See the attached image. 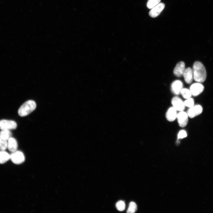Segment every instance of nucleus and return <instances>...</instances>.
<instances>
[{
  "mask_svg": "<svg viewBox=\"0 0 213 213\" xmlns=\"http://www.w3.org/2000/svg\"><path fill=\"white\" fill-rule=\"evenodd\" d=\"M188 117L187 113L183 111H180L177 114V118L180 127H184L186 126L188 122Z\"/></svg>",
  "mask_w": 213,
  "mask_h": 213,
  "instance_id": "obj_5",
  "label": "nucleus"
},
{
  "mask_svg": "<svg viewBox=\"0 0 213 213\" xmlns=\"http://www.w3.org/2000/svg\"><path fill=\"white\" fill-rule=\"evenodd\" d=\"M193 77L194 80L199 83L204 82L206 77V72L203 64L199 61L195 62L193 65Z\"/></svg>",
  "mask_w": 213,
  "mask_h": 213,
  "instance_id": "obj_1",
  "label": "nucleus"
},
{
  "mask_svg": "<svg viewBox=\"0 0 213 213\" xmlns=\"http://www.w3.org/2000/svg\"><path fill=\"white\" fill-rule=\"evenodd\" d=\"M177 110L173 107H170L166 114L167 119L169 121L172 122L177 118Z\"/></svg>",
  "mask_w": 213,
  "mask_h": 213,
  "instance_id": "obj_13",
  "label": "nucleus"
},
{
  "mask_svg": "<svg viewBox=\"0 0 213 213\" xmlns=\"http://www.w3.org/2000/svg\"><path fill=\"white\" fill-rule=\"evenodd\" d=\"M10 159V154L5 151H0V164L5 163Z\"/></svg>",
  "mask_w": 213,
  "mask_h": 213,
  "instance_id": "obj_15",
  "label": "nucleus"
},
{
  "mask_svg": "<svg viewBox=\"0 0 213 213\" xmlns=\"http://www.w3.org/2000/svg\"><path fill=\"white\" fill-rule=\"evenodd\" d=\"M36 107V104L34 101L28 100L19 108L18 111V114L22 117L26 116L34 110Z\"/></svg>",
  "mask_w": 213,
  "mask_h": 213,
  "instance_id": "obj_2",
  "label": "nucleus"
},
{
  "mask_svg": "<svg viewBox=\"0 0 213 213\" xmlns=\"http://www.w3.org/2000/svg\"><path fill=\"white\" fill-rule=\"evenodd\" d=\"M137 210V206L136 204L133 202H131L129 205L127 211L128 213H133Z\"/></svg>",
  "mask_w": 213,
  "mask_h": 213,
  "instance_id": "obj_19",
  "label": "nucleus"
},
{
  "mask_svg": "<svg viewBox=\"0 0 213 213\" xmlns=\"http://www.w3.org/2000/svg\"><path fill=\"white\" fill-rule=\"evenodd\" d=\"M8 141L7 149L8 150L11 152L16 151L18 147V144L16 139L11 137Z\"/></svg>",
  "mask_w": 213,
  "mask_h": 213,
  "instance_id": "obj_14",
  "label": "nucleus"
},
{
  "mask_svg": "<svg viewBox=\"0 0 213 213\" xmlns=\"http://www.w3.org/2000/svg\"><path fill=\"white\" fill-rule=\"evenodd\" d=\"M25 156L22 151H16L12 152L10 154V159L12 162L16 164H19L23 163L25 160Z\"/></svg>",
  "mask_w": 213,
  "mask_h": 213,
  "instance_id": "obj_3",
  "label": "nucleus"
},
{
  "mask_svg": "<svg viewBox=\"0 0 213 213\" xmlns=\"http://www.w3.org/2000/svg\"><path fill=\"white\" fill-rule=\"evenodd\" d=\"M204 89L203 85L200 83H198L192 84L190 86V90L192 95L196 96L202 93Z\"/></svg>",
  "mask_w": 213,
  "mask_h": 213,
  "instance_id": "obj_8",
  "label": "nucleus"
},
{
  "mask_svg": "<svg viewBox=\"0 0 213 213\" xmlns=\"http://www.w3.org/2000/svg\"><path fill=\"white\" fill-rule=\"evenodd\" d=\"M171 90L173 93L178 95L180 93V91L183 87V83L180 80H176L173 81L171 85Z\"/></svg>",
  "mask_w": 213,
  "mask_h": 213,
  "instance_id": "obj_10",
  "label": "nucleus"
},
{
  "mask_svg": "<svg viewBox=\"0 0 213 213\" xmlns=\"http://www.w3.org/2000/svg\"><path fill=\"white\" fill-rule=\"evenodd\" d=\"M185 82L187 83H191L193 80V70L190 67L185 69L183 75Z\"/></svg>",
  "mask_w": 213,
  "mask_h": 213,
  "instance_id": "obj_12",
  "label": "nucleus"
},
{
  "mask_svg": "<svg viewBox=\"0 0 213 213\" xmlns=\"http://www.w3.org/2000/svg\"><path fill=\"white\" fill-rule=\"evenodd\" d=\"M12 133L9 130H1L0 131V137L6 140L11 137Z\"/></svg>",
  "mask_w": 213,
  "mask_h": 213,
  "instance_id": "obj_16",
  "label": "nucleus"
},
{
  "mask_svg": "<svg viewBox=\"0 0 213 213\" xmlns=\"http://www.w3.org/2000/svg\"><path fill=\"white\" fill-rule=\"evenodd\" d=\"M203 108L201 106L197 105L190 107L187 113L188 117L193 118L201 114Z\"/></svg>",
  "mask_w": 213,
  "mask_h": 213,
  "instance_id": "obj_7",
  "label": "nucleus"
},
{
  "mask_svg": "<svg viewBox=\"0 0 213 213\" xmlns=\"http://www.w3.org/2000/svg\"><path fill=\"white\" fill-rule=\"evenodd\" d=\"M180 93L183 97L186 99L191 98L192 95L190 90L186 88H182L181 91Z\"/></svg>",
  "mask_w": 213,
  "mask_h": 213,
  "instance_id": "obj_17",
  "label": "nucleus"
},
{
  "mask_svg": "<svg viewBox=\"0 0 213 213\" xmlns=\"http://www.w3.org/2000/svg\"><path fill=\"white\" fill-rule=\"evenodd\" d=\"M185 64L182 61L178 63L173 70V73L177 77H180L183 75L185 70Z\"/></svg>",
  "mask_w": 213,
  "mask_h": 213,
  "instance_id": "obj_11",
  "label": "nucleus"
},
{
  "mask_svg": "<svg viewBox=\"0 0 213 213\" xmlns=\"http://www.w3.org/2000/svg\"><path fill=\"white\" fill-rule=\"evenodd\" d=\"M7 148V140L0 137V150L5 151Z\"/></svg>",
  "mask_w": 213,
  "mask_h": 213,
  "instance_id": "obj_21",
  "label": "nucleus"
},
{
  "mask_svg": "<svg viewBox=\"0 0 213 213\" xmlns=\"http://www.w3.org/2000/svg\"><path fill=\"white\" fill-rule=\"evenodd\" d=\"M187 136L186 132L184 130H182L179 132L178 137V139H182L185 138Z\"/></svg>",
  "mask_w": 213,
  "mask_h": 213,
  "instance_id": "obj_23",
  "label": "nucleus"
},
{
  "mask_svg": "<svg viewBox=\"0 0 213 213\" xmlns=\"http://www.w3.org/2000/svg\"><path fill=\"white\" fill-rule=\"evenodd\" d=\"M17 127L16 122L12 120H0V129L13 130Z\"/></svg>",
  "mask_w": 213,
  "mask_h": 213,
  "instance_id": "obj_4",
  "label": "nucleus"
},
{
  "mask_svg": "<svg viewBox=\"0 0 213 213\" xmlns=\"http://www.w3.org/2000/svg\"><path fill=\"white\" fill-rule=\"evenodd\" d=\"M161 0H148L147 3V7L149 9H151L159 4Z\"/></svg>",
  "mask_w": 213,
  "mask_h": 213,
  "instance_id": "obj_18",
  "label": "nucleus"
},
{
  "mask_svg": "<svg viewBox=\"0 0 213 213\" xmlns=\"http://www.w3.org/2000/svg\"><path fill=\"white\" fill-rule=\"evenodd\" d=\"M116 206L118 210L122 211L125 209V203L124 201H120L116 203Z\"/></svg>",
  "mask_w": 213,
  "mask_h": 213,
  "instance_id": "obj_20",
  "label": "nucleus"
},
{
  "mask_svg": "<svg viewBox=\"0 0 213 213\" xmlns=\"http://www.w3.org/2000/svg\"><path fill=\"white\" fill-rule=\"evenodd\" d=\"M165 7L164 3H160L151 9L149 12V15L151 17H155L158 16L164 9Z\"/></svg>",
  "mask_w": 213,
  "mask_h": 213,
  "instance_id": "obj_9",
  "label": "nucleus"
},
{
  "mask_svg": "<svg viewBox=\"0 0 213 213\" xmlns=\"http://www.w3.org/2000/svg\"><path fill=\"white\" fill-rule=\"evenodd\" d=\"M185 106L191 107L194 106V100L193 99L190 98L187 99L184 102Z\"/></svg>",
  "mask_w": 213,
  "mask_h": 213,
  "instance_id": "obj_22",
  "label": "nucleus"
},
{
  "mask_svg": "<svg viewBox=\"0 0 213 213\" xmlns=\"http://www.w3.org/2000/svg\"><path fill=\"white\" fill-rule=\"evenodd\" d=\"M171 103L173 107L177 111H183L185 106L184 102L179 97L175 96L172 99Z\"/></svg>",
  "mask_w": 213,
  "mask_h": 213,
  "instance_id": "obj_6",
  "label": "nucleus"
}]
</instances>
